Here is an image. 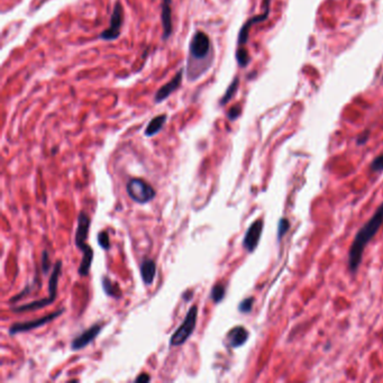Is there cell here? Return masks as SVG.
<instances>
[{
  "mask_svg": "<svg viewBox=\"0 0 383 383\" xmlns=\"http://www.w3.org/2000/svg\"><path fill=\"white\" fill-rule=\"evenodd\" d=\"M214 48L205 32L195 31L189 44V55L187 61V78L193 82L199 80L214 62Z\"/></svg>",
  "mask_w": 383,
  "mask_h": 383,
  "instance_id": "obj_1",
  "label": "cell"
},
{
  "mask_svg": "<svg viewBox=\"0 0 383 383\" xmlns=\"http://www.w3.org/2000/svg\"><path fill=\"white\" fill-rule=\"evenodd\" d=\"M383 225V202L374 212V215L366 222L360 231L356 233L354 240L348 252V270L353 274L357 272L359 266L363 259L364 249L373 237L378 234L379 230Z\"/></svg>",
  "mask_w": 383,
  "mask_h": 383,
  "instance_id": "obj_2",
  "label": "cell"
},
{
  "mask_svg": "<svg viewBox=\"0 0 383 383\" xmlns=\"http://www.w3.org/2000/svg\"><path fill=\"white\" fill-rule=\"evenodd\" d=\"M197 315H198V307L192 306L187 313L183 323L178 327V330L174 332V334L170 338V346L176 347L185 344L189 337L192 335L194 332L195 325H197Z\"/></svg>",
  "mask_w": 383,
  "mask_h": 383,
  "instance_id": "obj_3",
  "label": "cell"
},
{
  "mask_svg": "<svg viewBox=\"0 0 383 383\" xmlns=\"http://www.w3.org/2000/svg\"><path fill=\"white\" fill-rule=\"evenodd\" d=\"M127 193L132 200L137 203H147L155 198L156 191L152 186L142 179H131L126 186Z\"/></svg>",
  "mask_w": 383,
  "mask_h": 383,
  "instance_id": "obj_4",
  "label": "cell"
},
{
  "mask_svg": "<svg viewBox=\"0 0 383 383\" xmlns=\"http://www.w3.org/2000/svg\"><path fill=\"white\" fill-rule=\"evenodd\" d=\"M124 24V8L120 1H116L112 10L109 27L100 33L99 39L103 41H115L120 36L122 26Z\"/></svg>",
  "mask_w": 383,
  "mask_h": 383,
  "instance_id": "obj_5",
  "label": "cell"
},
{
  "mask_svg": "<svg viewBox=\"0 0 383 383\" xmlns=\"http://www.w3.org/2000/svg\"><path fill=\"white\" fill-rule=\"evenodd\" d=\"M63 313H64V309H60V310L55 311V313L48 314L47 316H43V317H41L39 319L31 320V322L16 323V324L12 325V326H10L9 334L10 335H16V334H19V333H26V332L32 331V330H35V328L42 327V326H44L45 324L51 323L52 320L57 318V317H59V316H61Z\"/></svg>",
  "mask_w": 383,
  "mask_h": 383,
  "instance_id": "obj_6",
  "label": "cell"
},
{
  "mask_svg": "<svg viewBox=\"0 0 383 383\" xmlns=\"http://www.w3.org/2000/svg\"><path fill=\"white\" fill-rule=\"evenodd\" d=\"M271 1L272 0H263V12H262L261 15H256L254 16V17L247 19V22L243 25L239 33V40H237V45H239V47H245V44L247 43L249 31H251L253 25L265 22V20L269 18L270 5H271Z\"/></svg>",
  "mask_w": 383,
  "mask_h": 383,
  "instance_id": "obj_7",
  "label": "cell"
},
{
  "mask_svg": "<svg viewBox=\"0 0 383 383\" xmlns=\"http://www.w3.org/2000/svg\"><path fill=\"white\" fill-rule=\"evenodd\" d=\"M263 226H264L263 220L257 219L247 228L243 239V246L247 252L252 253L255 251L256 246L259 245L260 239L262 236V232H263Z\"/></svg>",
  "mask_w": 383,
  "mask_h": 383,
  "instance_id": "obj_8",
  "label": "cell"
},
{
  "mask_svg": "<svg viewBox=\"0 0 383 383\" xmlns=\"http://www.w3.org/2000/svg\"><path fill=\"white\" fill-rule=\"evenodd\" d=\"M183 72H185V69L181 68L171 80L162 86L161 88L156 91L155 96H154V102L161 103L162 101H164L165 99H168L170 96L174 93V91L180 88L182 79H183Z\"/></svg>",
  "mask_w": 383,
  "mask_h": 383,
  "instance_id": "obj_9",
  "label": "cell"
},
{
  "mask_svg": "<svg viewBox=\"0 0 383 383\" xmlns=\"http://www.w3.org/2000/svg\"><path fill=\"white\" fill-rule=\"evenodd\" d=\"M102 326L99 324H95L93 326L89 327L88 330H86L83 333H81L80 335H78L76 338L72 340L71 343V348L73 351H79V349L85 348L87 345H89L90 343H93L96 337L101 332Z\"/></svg>",
  "mask_w": 383,
  "mask_h": 383,
  "instance_id": "obj_10",
  "label": "cell"
},
{
  "mask_svg": "<svg viewBox=\"0 0 383 383\" xmlns=\"http://www.w3.org/2000/svg\"><path fill=\"white\" fill-rule=\"evenodd\" d=\"M172 0H162L161 5V22L163 27V34L162 40L168 41L173 33V22H172Z\"/></svg>",
  "mask_w": 383,
  "mask_h": 383,
  "instance_id": "obj_11",
  "label": "cell"
},
{
  "mask_svg": "<svg viewBox=\"0 0 383 383\" xmlns=\"http://www.w3.org/2000/svg\"><path fill=\"white\" fill-rule=\"evenodd\" d=\"M90 228V218L86 212L81 211L78 216V227L76 232V245L81 248L83 245H86V240L88 239Z\"/></svg>",
  "mask_w": 383,
  "mask_h": 383,
  "instance_id": "obj_12",
  "label": "cell"
},
{
  "mask_svg": "<svg viewBox=\"0 0 383 383\" xmlns=\"http://www.w3.org/2000/svg\"><path fill=\"white\" fill-rule=\"evenodd\" d=\"M248 332L245 327L243 326H236L234 328H232L230 333L227 334V338H228V343H230V346L233 348H237L240 347L242 345L247 342L248 339Z\"/></svg>",
  "mask_w": 383,
  "mask_h": 383,
  "instance_id": "obj_13",
  "label": "cell"
},
{
  "mask_svg": "<svg viewBox=\"0 0 383 383\" xmlns=\"http://www.w3.org/2000/svg\"><path fill=\"white\" fill-rule=\"evenodd\" d=\"M55 299H56L55 295L48 294V297H47V298H42V299H40V300L32 301L30 303H26V305L15 307V308H12L11 310L14 311V313H25V311L39 310V309H42V308H45L49 305H52V303L55 301Z\"/></svg>",
  "mask_w": 383,
  "mask_h": 383,
  "instance_id": "obj_14",
  "label": "cell"
},
{
  "mask_svg": "<svg viewBox=\"0 0 383 383\" xmlns=\"http://www.w3.org/2000/svg\"><path fill=\"white\" fill-rule=\"evenodd\" d=\"M80 249L82 251V260L78 269V273L80 277H87L89 274L91 264L94 261V249L87 244L83 245Z\"/></svg>",
  "mask_w": 383,
  "mask_h": 383,
  "instance_id": "obj_15",
  "label": "cell"
},
{
  "mask_svg": "<svg viewBox=\"0 0 383 383\" xmlns=\"http://www.w3.org/2000/svg\"><path fill=\"white\" fill-rule=\"evenodd\" d=\"M140 271H141L142 279H143V282L145 283V285L146 286L152 285L154 279H155V276H156L155 262H154L153 260H149V259L144 260L141 264Z\"/></svg>",
  "mask_w": 383,
  "mask_h": 383,
  "instance_id": "obj_16",
  "label": "cell"
},
{
  "mask_svg": "<svg viewBox=\"0 0 383 383\" xmlns=\"http://www.w3.org/2000/svg\"><path fill=\"white\" fill-rule=\"evenodd\" d=\"M166 120H168V115L165 114L157 115L154 118H152L147 124L146 128H145V132H144L145 136L152 137V136H155L156 134H159V133L162 131V128L164 127Z\"/></svg>",
  "mask_w": 383,
  "mask_h": 383,
  "instance_id": "obj_17",
  "label": "cell"
},
{
  "mask_svg": "<svg viewBox=\"0 0 383 383\" xmlns=\"http://www.w3.org/2000/svg\"><path fill=\"white\" fill-rule=\"evenodd\" d=\"M101 286L102 289L105 291L107 295H109L111 298H120L122 297V291L118 286V283H114L108 277L101 278Z\"/></svg>",
  "mask_w": 383,
  "mask_h": 383,
  "instance_id": "obj_18",
  "label": "cell"
},
{
  "mask_svg": "<svg viewBox=\"0 0 383 383\" xmlns=\"http://www.w3.org/2000/svg\"><path fill=\"white\" fill-rule=\"evenodd\" d=\"M239 76H236L234 79H233V81L231 82V85L228 86L226 91H225V95L223 96L222 99H220L219 105L225 106L226 103L230 102V100H232V99L234 98V96L236 95L237 90H239Z\"/></svg>",
  "mask_w": 383,
  "mask_h": 383,
  "instance_id": "obj_19",
  "label": "cell"
},
{
  "mask_svg": "<svg viewBox=\"0 0 383 383\" xmlns=\"http://www.w3.org/2000/svg\"><path fill=\"white\" fill-rule=\"evenodd\" d=\"M236 61L239 64L240 68H246L247 64L251 61V57L248 55V51L245 47H237L236 49Z\"/></svg>",
  "mask_w": 383,
  "mask_h": 383,
  "instance_id": "obj_20",
  "label": "cell"
},
{
  "mask_svg": "<svg viewBox=\"0 0 383 383\" xmlns=\"http://www.w3.org/2000/svg\"><path fill=\"white\" fill-rule=\"evenodd\" d=\"M225 292H226V288L225 286L222 285V283H218L212 287L211 292H210V298L212 299V301L215 303H219L225 298Z\"/></svg>",
  "mask_w": 383,
  "mask_h": 383,
  "instance_id": "obj_21",
  "label": "cell"
},
{
  "mask_svg": "<svg viewBox=\"0 0 383 383\" xmlns=\"http://www.w3.org/2000/svg\"><path fill=\"white\" fill-rule=\"evenodd\" d=\"M253 305H254V298L253 297H248L246 299H244V300L240 301V303L239 305V311L242 314L251 313Z\"/></svg>",
  "mask_w": 383,
  "mask_h": 383,
  "instance_id": "obj_22",
  "label": "cell"
},
{
  "mask_svg": "<svg viewBox=\"0 0 383 383\" xmlns=\"http://www.w3.org/2000/svg\"><path fill=\"white\" fill-rule=\"evenodd\" d=\"M98 244L100 245V247L103 249H109L110 248V239H109V235H108V232L102 231L98 234Z\"/></svg>",
  "mask_w": 383,
  "mask_h": 383,
  "instance_id": "obj_23",
  "label": "cell"
},
{
  "mask_svg": "<svg viewBox=\"0 0 383 383\" xmlns=\"http://www.w3.org/2000/svg\"><path fill=\"white\" fill-rule=\"evenodd\" d=\"M290 228V223L287 218H282L279 222V226H278V240H281L283 235H286V233L289 231Z\"/></svg>",
  "mask_w": 383,
  "mask_h": 383,
  "instance_id": "obj_24",
  "label": "cell"
},
{
  "mask_svg": "<svg viewBox=\"0 0 383 383\" xmlns=\"http://www.w3.org/2000/svg\"><path fill=\"white\" fill-rule=\"evenodd\" d=\"M371 170L373 172L383 171V153L373 160V162L371 163Z\"/></svg>",
  "mask_w": 383,
  "mask_h": 383,
  "instance_id": "obj_25",
  "label": "cell"
},
{
  "mask_svg": "<svg viewBox=\"0 0 383 383\" xmlns=\"http://www.w3.org/2000/svg\"><path fill=\"white\" fill-rule=\"evenodd\" d=\"M42 268H43L44 273H48L49 268H51V261H49L48 252L47 249H44L43 253H42Z\"/></svg>",
  "mask_w": 383,
  "mask_h": 383,
  "instance_id": "obj_26",
  "label": "cell"
},
{
  "mask_svg": "<svg viewBox=\"0 0 383 383\" xmlns=\"http://www.w3.org/2000/svg\"><path fill=\"white\" fill-rule=\"evenodd\" d=\"M240 114H242V109H240L239 106H234L232 107L230 110L227 111V117L230 120H236L239 117Z\"/></svg>",
  "mask_w": 383,
  "mask_h": 383,
  "instance_id": "obj_27",
  "label": "cell"
},
{
  "mask_svg": "<svg viewBox=\"0 0 383 383\" xmlns=\"http://www.w3.org/2000/svg\"><path fill=\"white\" fill-rule=\"evenodd\" d=\"M369 137H370V132L369 131H365V132L362 133V134L356 139L357 145H360V146H361V145L366 144V142L369 141Z\"/></svg>",
  "mask_w": 383,
  "mask_h": 383,
  "instance_id": "obj_28",
  "label": "cell"
},
{
  "mask_svg": "<svg viewBox=\"0 0 383 383\" xmlns=\"http://www.w3.org/2000/svg\"><path fill=\"white\" fill-rule=\"evenodd\" d=\"M149 380H151V378L146 373H142L135 379V382H148Z\"/></svg>",
  "mask_w": 383,
  "mask_h": 383,
  "instance_id": "obj_29",
  "label": "cell"
}]
</instances>
